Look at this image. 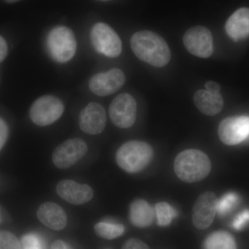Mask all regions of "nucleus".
Wrapping results in <instances>:
<instances>
[{
  "label": "nucleus",
  "instance_id": "nucleus-1",
  "mask_svg": "<svg viewBox=\"0 0 249 249\" xmlns=\"http://www.w3.org/2000/svg\"><path fill=\"white\" fill-rule=\"evenodd\" d=\"M136 56L152 66L163 67L169 63L171 52L164 39L150 31L135 33L130 40Z\"/></svg>",
  "mask_w": 249,
  "mask_h": 249
},
{
  "label": "nucleus",
  "instance_id": "nucleus-2",
  "mask_svg": "<svg viewBox=\"0 0 249 249\" xmlns=\"http://www.w3.org/2000/svg\"><path fill=\"white\" fill-rule=\"evenodd\" d=\"M175 173L186 183H196L204 179L211 170V160L207 155L196 149L180 152L174 163Z\"/></svg>",
  "mask_w": 249,
  "mask_h": 249
},
{
  "label": "nucleus",
  "instance_id": "nucleus-3",
  "mask_svg": "<svg viewBox=\"0 0 249 249\" xmlns=\"http://www.w3.org/2000/svg\"><path fill=\"white\" fill-rule=\"evenodd\" d=\"M152 147L141 141H130L121 145L116 152V163L128 173H137L150 164L153 157Z\"/></svg>",
  "mask_w": 249,
  "mask_h": 249
},
{
  "label": "nucleus",
  "instance_id": "nucleus-4",
  "mask_svg": "<svg viewBox=\"0 0 249 249\" xmlns=\"http://www.w3.org/2000/svg\"><path fill=\"white\" fill-rule=\"evenodd\" d=\"M47 47L54 61L66 63L76 52L77 42L73 31L67 27L53 28L47 37Z\"/></svg>",
  "mask_w": 249,
  "mask_h": 249
},
{
  "label": "nucleus",
  "instance_id": "nucleus-5",
  "mask_svg": "<svg viewBox=\"0 0 249 249\" xmlns=\"http://www.w3.org/2000/svg\"><path fill=\"white\" fill-rule=\"evenodd\" d=\"M93 48L101 54L114 58L122 52V42L115 31L106 23L99 22L92 27L90 34Z\"/></svg>",
  "mask_w": 249,
  "mask_h": 249
},
{
  "label": "nucleus",
  "instance_id": "nucleus-6",
  "mask_svg": "<svg viewBox=\"0 0 249 249\" xmlns=\"http://www.w3.org/2000/svg\"><path fill=\"white\" fill-rule=\"evenodd\" d=\"M64 109L63 103L58 98L45 95L33 103L29 114L34 124L44 127L58 121L63 114Z\"/></svg>",
  "mask_w": 249,
  "mask_h": 249
},
{
  "label": "nucleus",
  "instance_id": "nucleus-7",
  "mask_svg": "<svg viewBox=\"0 0 249 249\" xmlns=\"http://www.w3.org/2000/svg\"><path fill=\"white\" fill-rule=\"evenodd\" d=\"M137 104L133 96L121 93L111 103L109 116L113 124L119 128H129L137 119Z\"/></svg>",
  "mask_w": 249,
  "mask_h": 249
},
{
  "label": "nucleus",
  "instance_id": "nucleus-8",
  "mask_svg": "<svg viewBox=\"0 0 249 249\" xmlns=\"http://www.w3.org/2000/svg\"><path fill=\"white\" fill-rule=\"evenodd\" d=\"M88 150L86 142L82 139H68L55 149L52 160L57 168L67 169L83 159Z\"/></svg>",
  "mask_w": 249,
  "mask_h": 249
},
{
  "label": "nucleus",
  "instance_id": "nucleus-9",
  "mask_svg": "<svg viewBox=\"0 0 249 249\" xmlns=\"http://www.w3.org/2000/svg\"><path fill=\"white\" fill-rule=\"evenodd\" d=\"M183 44L190 53L199 58H209L213 52L212 34L202 26L188 29L183 36Z\"/></svg>",
  "mask_w": 249,
  "mask_h": 249
},
{
  "label": "nucleus",
  "instance_id": "nucleus-10",
  "mask_svg": "<svg viewBox=\"0 0 249 249\" xmlns=\"http://www.w3.org/2000/svg\"><path fill=\"white\" fill-rule=\"evenodd\" d=\"M218 135L223 143L235 145L249 137V116H241L224 119L218 127Z\"/></svg>",
  "mask_w": 249,
  "mask_h": 249
},
{
  "label": "nucleus",
  "instance_id": "nucleus-11",
  "mask_svg": "<svg viewBox=\"0 0 249 249\" xmlns=\"http://www.w3.org/2000/svg\"><path fill=\"white\" fill-rule=\"evenodd\" d=\"M125 83V76L120 69L113 68L107 72L98 73L89 82L90 90L99 96H107L119 91Z\"/></svg>",
  "mask_w": 249,
  "mask_h": 249
},
{
  "label": "nucleus",
  "instance_id": "nucleus-12",
  "mask_svg": "<svg viewBox=\"0 0 249 249\" xmlns=\"http://www.w3.org/2000/svg\"><path fill=\"white\" fill-rule=\"evenodd\" d=\"M217 198L213 192H206L196 199L193 206V223L198 229H207L217 213Z\"/></svg>",
  "mask_w": 249,
  "mask_h": 249
},
{
  "label": "nucleus",
  "instance_id": "nucleus-13",
  "mask_svg": "<svg viewBox=\"0 0 249 249\" xmlns=\"http://www.w3.org/2000/svg\"><path fill=\"white\" fill-rule=\"evenodd\" d=\"M80 129L85 133L96 135L104 130L106 114L104 107L97 103H90L80 114Z\"/></svg>",
  "mask_w": 249,
  "mask_h": 249
},
{
  "label": "nucleus",
  "instance_id": "nucleus-14",
  "mask_svg": "<svg viewBox=\"0 0 249 249\" xmlns=\"http://www.w3.org/2000/svg\"><path fill=\"white\" fill-rule=\"evenodd\" d=\"M56 192L59 196L70 204L81 205L92 199L93 191L91 187L80 184L73 180H62L57 184Z\"/></svg>",
  "mask_w": 249,
  "mask_h": 249
},
{
  "label": "nucleus",
  "instance_id": "nucleus-15",
  "mask_svg": "<svg viewBox=\"0 0 249 249\" xmlns=\"http://www.w3.org/2000/svg\"><path fill=\"white\" fill-rule=\"evenodd\" d=\"M37 218L44 225L54 231H60L66 227L67 214L58 204L46 202L40 205L37 211Z\"/></svg>",
  "mask_w": 249,
  "mask_h": 249
},
{
  "label": "nucleus",
  "instance_id": "nucleus-16",
  "mask_svg": "<svg viewBox=\"0 0 249 249\" xmlns=\"http://www.w3.org/2000/svg\"><path fill=\"white\" fill-rule=\"evenodd\" d=\"M227 35L235 42L249 37V9H237L228 19L225 25Z\"/></svg>",
  "mask_w": 249,
  "mask_h": 249
},
{
  "label": "nucleus",
  "instance_id": "nucleus-17",
  "mask_svg": "<svg viewBox=\"0 0 249 249\" xmlns=\"http://www.w3.org/2000/svg\"><path fill=\"white\" fill-rule=\"evenodd\" d=\"M194 103L201 113L207 116H215L222 111L224 100L220 93H213L200 89L194 95Z\"/></svg>",
  "mask_w": 249,
  "mask_h": 249
},
{
  "label": "nucleus",
  "instance_id": "nucleus-18",
  "mask_svg": "<svg viewBox=\"0 0 249 249\" xmlns=\"http://www.w3.org/2000/svg\"><path fill=\"white\" fill-rule=\"evenodd\" d=\"M155 210L143 199H137L132 203L129 209L131 222L135 227H150L155 221Z\"/></svg>",
  "mask_w": 249,
  "mask_h": 249
},
{
  "label": "nucleus",
  "instance_id": "nucleus-19",
  "mask_svg": "<svg viewBox=\"0 0 249 249\" xmlns=\"http://www.w3.org/2000/svg\"><path fill=\"white\" fill-rule=\"evenodd\" d=\"M204 249H237L234 237L229 232L219 231L206 239Z\"/></svg>",
  "mask_w": 249,
  "mask_h": 249
},
{
  "label": "nucleus",
  "instance_id": "nucleus-20",
  "mask_svg": "<svg viewBox=\"0 0 249 249\" xmlns=\"http://www.w3.org/2000/svg\"><path fill=\"white\" fill-rule=\"evenodd\" d=\"M94 231L96 235L106 240H113L124 235V225L107 222L98 223L95 225Z\"/></svg>",
  "mask_w": 249,
  "mask_h": 249
},
{
  "label": "nucleus",
  "instance_id": "nucleus-21",
  "mask_svg": "<svg viewBox=\"0 0 249 249\" xmlns=\"http://www.w3.org/2000/svg\"><path fill=\"white\" fill-rule=\"evenodd\" d=\"M155 213L157 223L160 227L169 225L178 214L176 210L166 202L157 203L155 206Z\"/></svg>",
  "mask_w": 249,
  "mask_h": 249
},
{
  "label": "nucleus",
  "instance_id": "nucleus-22",
  "mask_svg": "<svg viewBox=\"0 0 249 249\" xmlns=\"http://www.w3.org/2000/svg\"><path fill=\"white\" fill-rule=\"evenodd\" d=\"M239 196L236 193H229L217 201V212L219 215L224 216L231 212L239 202Z\"/></svg>",
  "mask_w": 249,
  "mask_h": 249
},
{
  "label": "nucleus",
  "instance_id": "nucleus-23",
  "mask_svg": "<svg viewBox=\"0 0 249 249\" xmlns=\"http://www.w3.org/2000/svg\"><path fill=\"white\" fill-rule=\"evenodd\" d=\"M22 249H45L42 238L36 233L27 234L22 237Z\"/></svg>",
  "mask_w": 249,
  "mask_h": 249
},
{
  "label": "nucleus",
  "instance_id": "nucleus-24",
  "mask_svg": "<svg viewBox=\"0 0 249 249\" xmlns=\"http://www.w3.org/2000/svg\"><path fill=\"white\" fill-rule=\"evenodd\" d=\"M0 249H22L17 237L8 231H0Z\"/></svg>",
  "mask_w": 249,
  "mask_h": 249
},
{
  "label": "nucleus",
  "instance_id": "nucleus-25",
  "mask_svg": "<svg viewBox=\"0 0 249 249\" xmlns=\"http://www.w3.org/2000/svg\"><path fill=\"white\" fill-rule=\"evenodd\" d=\"M249 224V210L247 209L240 213L233 219L232 227L235 230H242Z\"/></svg>",
  "mask_w": 249,
  "mask_h": 249
},
{
  "label": "nucleus",
  "instance_id": "nucleus-26",
  "mask_svg": "<svg viewBox=\"0 0 249 249\" xmlns=\"http://www.w3.org/2000/svg\"><path fill=\"white\" fill-rule=\"evenodd\" d=\"M122 249H150L146 244L136 238L129 239L124 242Z\"/></svg>",
  "mask_w": 249,
  "mask_h": 249
},
{
  "label": "nucleus",
  "instance_id": "nucleus-27",
  "mask_svg": "<svg viewBox=\"0 0 249 249\" xmlns=\"http://www.w3.org/2000/svg\"><path fill=\"white\" fill-rule=\"evenodd\" d=\"M9 135V128L7 124L2 119L0 118V150L4 147Z\"/></svg>",
  "mask_w": 249,
  "mask_h": 249
},
{
  "label": "nucleus",
  "instance_id": "nucleus-28",
  "mask_svg": "<svg viewBox=\"0 0 249 249\" xmlns=\"http://www.w3.org/2000/svg\"><path fill=\"white\" fill-rule=\"evenodd\" d=\"M205 88L210 92L217 93H220L221 87L218 83L214 81H207L205 83Z\"/></svg>",
  "mask_w": 249,
  "mask_h": 249
},
{
  "label": "nucleus",
  "instance_id": "nucleus-29",
  "mask_svg": "<svg viewBox=\"0 0 249 249\" xmlns=\"http://www.w3.org/2000/svg\"><path fill=\"white\" fill-rule=\"evenodd\" d=\"M8 53V46L4 39L0 36V62L6 58Z\"/></svg>",
  "mask_w": 249,
  "mask_h": 249
},
{
  "label": "nucleus",
  "instance_id": "nucleus-30",
  "mask_svg": "<svg viewBox=\"0 0 249 249\" xmlns=\"http://www.w3.org/2000/svg\"><path fill=\"white\" fill-rule=\"evenodd\" d=\"M51 249H73L71 246L62 240H56L52 244Z\"/></svg>",
  "mask_w": 249,
  "mask_h": 249
},
{
  "label": "nucleus",
  "instance_id": "nucleus-31",
  "mask_svg": "<svg viewBox=\"0 0 249 249\" xmlns=\"http://www.w3.org/2000/svg\"><path fill=\"white\" fill-rule=\"evenodd\" d=\"M4 1L8 3H15L20 1V0H4Z\"/></svg>",
  "mask_w": 249,
  "mask_h": 249
},
{
  "label": "nucleus",
  "instance_id": "nucleus-32",
  "mask_svg": "<svg viewBox=\"0 0 249 249\" xmlns=\"http://www.w3.org/2000/svg\"><path fill=\"white\" fill-rule=\"evenodd\" d=\"M96 1H110V0H96Z\"/></svg>",
  "mask_w": 249,
  "mask_h": 249
},
{
  "label": "nucleus",
  "instance_id": "nucleus-33",
  "mask_svg": "<svg viewBox=\"0 0 249 249\" xmlns=\"http://www.w3.org/2000/svg\"><path fill=\"white\" fill-rule=\"evenodd\" d=\"M1 214H0V222H1Z\"/></svg>",
  "mask_w": 249,
  "mask_h": 249
}]
</instances>
